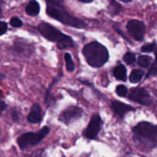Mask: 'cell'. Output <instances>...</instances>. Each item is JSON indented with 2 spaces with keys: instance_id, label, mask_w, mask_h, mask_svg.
<instances>
[{
  "instance_id": "13",
  "label": "cell",
  "mask_w": 157,
  "mask_h": 157,
  "mask_svg": "<svg viewBox=\"0 0 157 157\" xmlns=\"http://www.w3.org/2000/svg\"><path fill=\"white\" fill-rule=\"evenodd\" d=\"M113 75L115 78L120 81H126L127 80V70L123 64H120L113 71Z\"/></svg>"
},
{
  "instance_id": "21",
  "label": "cell",
  "mask_w": 157,
  "mask_h": 157,
  "mask_svg": "<svg viewBox=\"0 0 157 157\" xmlns=\"http://www.w3.org/2000/svg\"><path fill=\"white\" fill-rule=\"evenodd\" d=\"M156 75H157V52H156V61H155V63L153 64L152 67L149 71V73L147 75V77L154 76Z\"/></svg>"
},
{
  "instance_id": "22",
  "label": "cell",
  "mask_w": 157,
  "mask_h": 157,
  "mask_svg": "<svg viewBox=\"0 0 157 157\" xmlns=\"http://www.w3.org/2000/svg\"><path fill=\"white\" fill-rule=\"evenodd\" d=\"M8 25L5 21H1L0 22V35H3L7 31Z\"/></svg>"
},
{
  "instance_id": "10",
  "label": "cell",
  "mask_w": 157,
  "mask_h": 157,
  "mask_svg": "<svg viewBox=\"0 0 157 157\" xmlns=\"http://www.w3.org/2000/svg\"><path fill=\"white\" fill-rule=\"evenodd\" d=\"M42 111L41 106L38 104H35L31 108V111L28 116V120L32 124H38L42 119Z\"/></svg>"
},
{
  "instance_id": "11",
  "label": "cell",
  "mask_w": 157,
  "mask_h": 157,
  "mask_svg": "<svg viewBox=\"0 0 157 157\" xmlns=\"http://www.w3.org/2000/svg\"><path fill=\"white\" fill-rule=\"evenodd\" d=\"M111 107L113 110V111H114L117 114L119 115V116L121 117L124 116V115L126 114L127 112L133 110V107L118 101H113V103H112L111 104Z\"/></svg>"
},
{
  "instance_id": "8",
  "label": "cell",
  "mask_w": 157,
  "mask_h": 157,
  "mask_svg": "<svg viewBox=\"0 0 157 157\" xmlns=\"http://www.w3.org/2000/svg\"><path fill=\"white\" fill-rule=\"evenodd\" d=\"M129 97L130 100L143 105H148L151 102V97L150 94L145 88L143 87H136L131 89Z\"/></svg>"
},
{
  "instance_id": "3",
  "label": "cell",
  "mask_w": 157,
  "mask_h": 157,
  "mask_svg": "<svg viewBox=\"0 0 157 157\" xmlns=\"http://www.w3.org/2000/svg\"><path fill=\"white\" fill-rule=\"evenodd\" d=\"M38 29L40 33L48 40L57 42L59 49L71 48L74 46V41L71 37L64 35L56 28L46 22H41L38 25Z\"/></svg>"
},
{
  "instance_id": "26",
  "label": "cell",
  "mask_w": 157,
  "mask_h": 157,
  "mask_svg": "<svg viewBox=\"0 0 157 157\" xmlns=\"http://www.w3.org/2000/svg\"><path fill=\"white\" fill-rule=\"evenodd\" d=\"M80 2H82L84 3H89V2H91L93 0H79Z\"/></svg>"
},
{
  "instance_id": "20",
  "label": "cell",
  "mask_w": 157,
  "mask_h": 157,
  "mask_svg": "<svg viewBox=\"0 0 157 157\" xmlns=\"http://www.w3.org/2000/svg\"><path fill=\"white\" fill-rule=\"evenodd\" d=\"M10 25L15 28H19L22 25V21L17 17H12L10 19Z\"/></svg>"
},
{
  "instance_id": "17",
  "label": "cell",
  "mask_w": 157,
  "mask_h": 157,
  "mask_svg": "<svg viewBox=\"0 0 157 157\" xmlns=\"http://www.w3.org/2000/svg\"><path fill=\"white\" fill-rule=\"evenodd\" d=\"M124 60L127 64H133L136 61V55L132 52H127L124 56Z\"/></svg>"
},
{
  "instance_id": "6",
  "label": "cell",
  "mask_w": 157,
  "mask_h": 157,
  "mask_svg": "<svg viewBox=\"0 0 157 157\" xmlns=\"http://www.w3.org/2000/svg\"><path fill=\"white\" fill-rule=\"evenodd\" d=\"M83 110L80 107L71 106L63 110L59 116V120L61 122L69 124L77 121L82 116Z\"/></svg>"
},
{
  "instance_id": "18",
  "label": "cell",
  "mask_w": 157,
  "mask_h": 157,
  "mask_svg": "<svg viewBox=\"0 0 157 157\" xmlns=\"http://www.w3.org/2000/svg\"><path fill=\"white\" fill-rule=\"evenodd\" d=\"M127 91H128V90L124 85H119L116 88L117 94L120 97H125L127 94Z\"/></svg>"
},
{
  "instance_id": "14",
  "label": "cell",
  "mask_w": 157,
  "mask_h": 157,
  "mask_svg": "<svg viewBox=\"0 0 157 157\" xmlns=\"http://www.w3.org/2000/svg\"><path fill=\"white\" fill-rule=\"evenodd\" d=\"M143 76H144V71L139 69L133 70L130 73V81L131 83H138L141 81Z\"/></svg>"
},
{
  "instance_id": "24",
  "label": "cell",
  "mask_w": 157,
  "mask_h": 157,
  "mask_svg": "<svg viewBox=\"0 0 157 157\" xmlns=\"http://www.w3.org/2000/svg\"><path fill=\"white\" fill-rule=\"evenodd\" d=\"M48 2V4L53 5H61L62 0H46Z\"/></svg>"
},
{
  "instance_id": "2",
  "label": "cell",
  "mask_w": 157,
  "mask_h": 157,
  "mask_svg": "<svg viewBox=\"0 0 157 157\" xmlns=\"http://www.w3.org/2000/svg\"><path fill=\"white\" fill-rule=\"evenodd\" d=\"M134 140L144 147L152 149L157 145V127L148 122L139 123L133 128Z\"/></svg>"
},
{
  "instance_id": "16",
  "label": "cell",
  "mask_w": 157,
  "mask_h": 157,
  "mask_svg": "<svg viewBox=\"0 0 157 157\" xmlns=\"http://www.w3.org/2000/svg\"><path fill=\"white\" fill-rule=\"evenodd\" d=\"M64 60L66 63V68L69 72H71L75 70V64L72 61V58L69 53H66L64 55Z\"/></svg>"
},
{
  "instance_id": "19",
  "label": "cell",
  "mask_w": 157,
  "mask_h": 157,
  "mask_svg": "<svg viewBox=\"0 0 157 157\" xmlns=\"http://www.w3.org/2000/svg\"><path fill=\"white\" fill-rule=\"evenodd\" d=\"M155 49V44L151 43V44H146L142 46L141 48V51L145 53H149V52H152L154 51Z\"/></svg>"
},
{
  "instance_id": "9",
  "label": "cell",
  "mask_w": 157,
  "mask_h": 157,
  "mask_svg": "<svg viewBox=\"0 0 157 157\" xmlns=\"http://www.w3.org/2000/svg\"><path fill=\"white\" fill-rule=\"evenodd\" d=\"M101 118L99 114H94L90 119L88 127L86 129L84 135L90 140L95 139L101 130Z\"/></svg>"
},
{
  "instance_id": "1",
  "label": "cell",
  "mask_w": 157,
  "mask_h": 157,
  "mask_svg": "<svg viewBox=\"0 0 157 157\" xmlns=\"http://www.w3.org/2000/svg\"><path fill=\"white\" fill-rule=\"evenodd\" d=\"M83 55L88 64L94 67H102L109 59L107 49L98 41L86 44L83 49Z\"/></svg>"
},
{
  "instance_id": "12",
  "label": "cell",
  "mask_w": 157,
  "mask_h": 157,
  "mask_svg": "<svg viewBox=\"0 0 157 157\" xmlns=\"http://www.w3.org/2000/svg\"><path fill=\"white\" fill-rule=\"evenodd\" d=\"M25 12L28 15L35 16L38 15L40 12V6L38 2L35 0H32L25 8Z\"/></svg>"
},
{
  "instance_id": "25",
  "label": "cell",
  "mask_w": 157,
  "mask_h": 157,
  "mask_svg": "<svg viewBox=\"0 0 157 157\" xmlns=\"http://www.w3.org/2000/svg\"><path fill=\"white\" fill-rule=\"evenodd\" d=\"M6 107H7V105H6V103H5L4 101H1V103H0V109H1V113H2V112L6 110Z\"/></svg>"
},
{
  "instance_id": "4",
  "label": "cell",
  "mask_w": 157,
  "mask_h": 157,
  "mask_svg": "<svg viewBox=\"0 0 157 157\" xmlns=\"http://www.w3.org/2000/svg\"><path fill=\"white\" fill-rule=\"evenodd\" d=\"M46 11L49 16L68 26L78 29H84L87 26L84 21L72 16L67 11L64 10L61 5L48 4Z\"/></svg>"
},
{
  "instance_id": "23",
  "label": "cell",
  "mask_w": 157,
  "mask_h": 157,
  "mask_svg": "<svg viewBox=\"0 0 157 157\" xmlns=\"http://www.w3.org/2000/svg\"><path fill=\"white\" fill-rule=\"evenodd\" d=\"M23 157H44L43 154L41 153H32V154H29V155H25Z\"/></svg>"
},
{
  "instance_id": "5",
  "label": "cell",
  "mask_w": 157,
  "mask_h": 157,
  "mask_svg": "<svg viewBox=\"0 0 157 157\" xmlns=\"http://www.w3.org/2000/svg\"><path fill=\"white\" fill-rule=\"evenodd\" d=\"M49 131L48 127H44L38 133H26L18 137L17 143L21 150L33 147L41 142L48 134Z\"/></svg>"
},
{
  "instance_id": "15",
  "label": "cell",
  "mask_w": 157,
  "mask_h": 157,
  "mask_svg": "<svg viewBox=\"0 0 157 157\" xmlns=\"http://www.w3.org/2000/svg\"><path fill=\"white\" fill-rule=\"evenodd\" d=\"M152 61L151 57L148 55H142L138 58V64L142 67H147L150 66V63Z\"/></svg>"
},
{
  "instance_id": "7",
  "label": "cell",
  "mask_w": 157,
  "mask_h": 157,
  "mask_svg": "<svg viewBox=\"0 0 157 157\" xmlns=\"http://www.w3.org/2000/svg\"><path fill=\"white\" fill-rule=\"evenodd\" d=\"M127 30L136 41H142L145 33V25L139 20H131L127 23Z\"/></svg>"
},
{
  "instance_id": "27",
  "label": "cell",
  "mask_w": 157,
  "mask_h": 157,
  "mask_svg": "<svg viewBox=\"0 0 157 157\" xmlns=\"http://www.w3.org/2000/svg\"><path fill=\"white\" fill-rule=\"evenodd\" d=\"M121 1L124 2H131L132 0H121Z\"/></svg>"
}]
</instances>
